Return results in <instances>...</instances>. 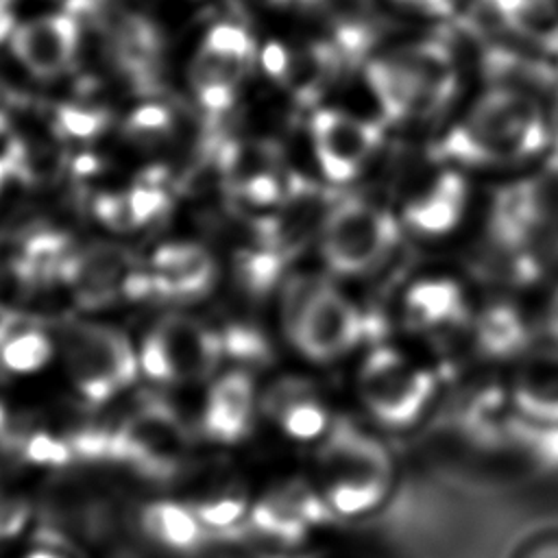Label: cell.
<instances>
[{"instance_id": "8992f818", "label": "cell", "mask_w": 558, "mask_h": 558, "mask_svg": "<svg viewBox=\"0 0 558 558\" xmlns=\"http://www.w3.org/2000/svg\"><path fill=\"white\" fill-rule=\"evenodd\" d=\"M286 327L310 360L344 355L364 336V316L338 290L323 283H296L286 299Z\"/></svg>"}, {"instance_id": "9a60e30c", "label": "cell", "mask_w": 558, "mask_h": 558, "mask_svg": "<svg viewBox=\"0 0 558 558\" xmlns=\"http://www.w3.org/2000/svg\"><path fill=\"white\" fill-rule=\"evenodd\" d=\"M140 538L159 556L194 558L201 554L207 530L190 501L155 497L137 512Z\"/></svg>"}, {"instance_id": "d4e9b609", "label": "cell", "mask_w": 558, "mask_h": 558, "mask_svg": "<svg viewBox=\"0 0 558 558\" xmlns=\"http://www.w3.org/2000/svg\"><path fill=\"white\" fill-rule=\"evenodd\" d=\"M279 272V253H248L240 262V275L251 290H266Z\"/></svg>"}, {"instance_id": "83f0119b", "label": "cell", "mask_w": 558, "mask_h": 558, "mask_svg": "<svg viewBox=\"0 0 558 558\" xmlns=\"http://www.w3.org/2000/svg\"><path fill=\"white\" fill-rule=\"evenodd\" d=\"M166 120H168L166 111H161L157 107H150V109L137 111L135 118H133V124H135L137 131H161Z\"/></svg>"}, {"instance_id": "2e32d148", "label": "cell", "mask_w": 558, "mask_h": 558, "mask_svg": "<svg viewBox=\"0 0 558 558\" xmlns=\"http://www.w3.org/2000/svg\"><path fill=\"white\" fill-rule=\"evenodd\" d=\"M510 405L532 425L558 427V347L534 349L519 362Z\"/></svg>"}, {"instance_id": "484cf974", "label": "cell", "mask_w": 558, "mask_h": 558, "mask_svg": "<svg viewBox=\"0 0 558 558\" xmlns=\"http://www.w3.org/2000/svg\"><path fill=\"white\" fill-rule=\"evenodd\" d=\"M512 558H558V532H541L519 545Z\"/></svg>"}, {"instance_id": "30bf717a", "label": "cell", "mask_w": 558, "mask_h": 558, "mask_svg": "<svg viewBox=\"0 0 558 558\" xmlns=\"http://www.w3.org/2000/svg\"><path fill=\"white\" fill-rule=\"evenodd\" d=\"M253 54V41L242 26L216 24L209 28L194 63L192 87L209 111H225Z\"/></svg>"}, {"instance_id": "ac0fdd59", "label": "cell", "mask_w": 558, "mask_h": 558, "mask_svg": "<svg viewBox=\"0 0 558 558\" xmlns=\"http://www.w3.org/2000/svg\"><path fill=\"white\" fill-rule=\"evenodd\" d=\"M403 323L418 333H434L466 320L464 290L449 277H425L412 283L403 296Z\"/></svg>"}, {"instance_id": "ba28073f", "label": "cell", "mask_w": 558, "mask_h": 558, "mask_svg": "<svg viewBox=\"0 0 558 558\" xmlns=\"http://www.w3.org/2000/svg\"><path fill=\"white\" fill-rule=\"evenodd\" d=\"M74 384L94 403H102L133 381L137 360L122 333L100 325H74L63 338Z\"/></svg>"}, {"instance_id": "7a4b0ae2", "label": "cell", "mask_w": 558, "mask_h": 558, "mask_svg": "<svg viewBox=\"0 0 558 558\" xmlns=\"http://www.w3.org/2000/svg\"><path fill=\"white\" fill-rule=\"evenodd\" d=\"M488 235L519 279H532L558 259V155L495 194Z\"/></svg>"}, {"instance_id": "4dcf8cb0", "label": "cell", "mask_w": 558, "mask_h": 558, "mask_svg": "<svg viewBox=\"0 0 558 558\" xmlns=\"http://www.w3.org/2000/svg\"><path fill=\"white\" fill-rule=\"evenodd\" d=\"M20 558H74V556L68 554V551L52 549V547H37V549H28Z\"/></svg>"}, {"instance_id": "4316f807", "label": "cell", "mask_w": 558, "mask_h": 558, "mask_svg": "<svg viewBox=\"0 0 558 558\" xmlns=\"http://www.w3.org/2000/svg\"><path fill=\"white\" fill-rule=\"evenodd\" d=\"M102 118L98 113L78 111V109H65L61 113V126L72 135H92L100 129Z\"/></svg>"}, {"instance_id": "f1b7e54d", "label": "cell", "mask_w": 558, "mask_h": 558, "mask_svg": "<svg viewBox=\"0 0 558 558\" xmlns=\"http://www.w3.org/2000/svg\"><path fill=\"white\" fill-rule=\"evenodd\" d=\"M395 2L405 4V7H412V9H416V11L434 13V15L449 13V11H451V4H453V0H395Z\"/></svg>"}, {"instance_id": "7c38bea8", "label": "cell", "mask_w": 558, "mask_h": 558, "mask_svg": "<svg viewBox=\"0 0 558 558\" xmlns=\"http://www.w3.org/2000/svg\"><path fill=\"white\" fill-rule=\"evenodd\" d=\"M325 517H331V512L314 482H299L257 497L253 501L251 527L279 545H294L314 534Z\"/></svg>"}, {"instance_id": "6da1fadb", "label": "cell", "mask_w": 558, "mask_h": 558, "mask_svg": "<svg viewBox=\"0 0 558 558\" xmlns=\"http://www.w3.org/2000/svg\"><path fill=\"white\" fill-rule=\"evenodd\" d=\"M549 137L538 100L525 89L495 83L442 135L436 153L460 166H506L538 155Z\"/></svg>"}, {"instance_id": "cb8c5ba5", "label": "cell", "mask_w": 558, "mask_h": 558, "mask_svg": "<svg viewBox=\"0 0 558 558\" xmlns=\"http://www.w3.org/2000/svg\"><path fill=\"white\" fill-rule=\"evenodd\" d=\"M50 357L46 333L31 320L7 318L0 323V362L13 373H31Z\"/></svg>"}, {"instance_id": "52a82bcc", "label": "cell", "mask_w": 558, "mask_h": 558, "mask_svg": "<svg viewBox=\"0 0 558 558\" xmlns=\"http://www.w3.org/2000/svg\"><path fill=\"white\" fill-rule=\"evenodd\" d=\"M399 238V225L384 207L344 198L323 222V257L340 275H360L379 266Z\"/></svg>"}, {"instance_id": "8fae6325", "label": "cell", "mask_w": 558, "mask_h": 558, "mask_svg": "<svg viewBox=\"0 0 558 558\" xmlns=\"http://www.w3.org/2000/svg\"><path fill=\"white\" fill-rule=\"evenodd\" d=\"M316 159L329 181H351L373 157L381 129L340 109H320L312 118Z\"/></svg>"}, {"instance_id": "4fadbf2b", "label": "cell", "mask_w": 558, "mask_h": 558, "mask_svg": "<svg viewBox=\"0 0 558 558\" xmlns=\"http://www.w3.org/2000/svg\"><path fill=\"white\" fill-rule=\"evenodd\" d=\"M185 434L166 408H144L113 434V456L144 471H170L181 451Z\"/></svg>"}, {"instance_id": "d6a6232c", "label": "cell", "mask_w": 558, "mask_h": 558, "mask_svg": "<svg viewBox=\"0 0 558 558\" xmlns=\"http://www.w3.org/2000/svg\"><path fill=\"white\" fill-rule=\"evenodd\" d=\"M549 329H551V333L556 336V340H558V294H556V299H554V303H551V312H549Z\"/></svg>"}, {"instance_id": "836d02e7", "label": "cell", "mask_w": 558, "mask_h": 558, "mask_svg": "<svg viewBox=\"0 0 558 558\" xmlns=\"http://www.w3.org/2000/svg\"><path fill=\"white\" fill-rule=\"evenodd\" d=\"M549 131H551V137H556V142H558V98H556L554 116H551V120H549Z\"/></svg>"}, {"instance_id": "f546056e", "label": "cell", "mask_w": 558, "mask_h": 558, "mask_svg": "<svg viewBox=\"0 0 558 558\" xmlns=\"http://www.w3.org/2000/svg\"><path fill=\"white\" fill-rule=\"evenodd\" d=\"M15 28H17V24H15V15H13V9H11V2L9 0H0V41H4L7 37L11 39Z\"/></svg>"}, {"instance_id": "e0dca14e", "label": "cell", "mask_w": 558, "mask_h": 558, "mask_svg": "<svg viewBox=\"0 0 558 558\" xmlns=\"http://www.w3.org/2000/svg\"><path fill=\"white\" fill-rule=\"evenodd\" d=\"M466 207V183L453 168H442L410 194L405 225L418 235H445L458 227Z\"/></svg>"}, {"instance_id": "1f68e13d", "label": "cell", "mask_w": 558, "mask_h": 558, "mask_svg": "<svg viewBox=\"0 0 558 558\" xmlns=\"http://www.w3.org/2000/svg\"><path fill=\"white\" fill-rule=\"evenodd\" d=\"M270 2L277 7H314L323 0H270Z\"/></svg>"}, {"instance_id": "44dd1931", "label": "cell", "mask_w": 558, "mask_h": 558, "mask_svg": "<svg viewBox=\"0 0 558 558\" xmlns=\"http://www.w3.org/2000/svg\"><path fill=\"white\" fill-rule=\"evenodd\" d=\"M268 416L292 438L312 440L329 432V418L314 390L299 379L277 381L264 399Z\"/></svg>"}, {"instance_id": "ffe728a7", "label": "cell", "mask_w": 558, "mask_h": 558, "mask_svg": "<svg viewBox=\"0 0 558 558\" xmlns=\"http://www.w3.org/2000/svg\"><path fill=\"white\" fill-rule=\"evenodd\" d=\"M153 290L166 296H198L214 281L211 257L194 244H166L155 251Z\"/></svg>"}, {"instance_id": "3957f363", "label": "cell", "mask_w": 558, "mask_h": 558, "mask_svg": "<svg viewBox=\"0 0 558 558\" xmlns=\"http://www.w3.org/2000/svg\"><path fill=\"white\" fill-rule=\"evenodd\" d=\"M395 462L371 434L336 423L316 456L314 486L333 517L362 519L377 512L392 495Z\"/></svg>"}, {"instance_id": "9c48e42d", "label": "cell", "mask_w": 558, "mask_h": 558, "mask_svg": "<svg viewBox=\"0 0 558 558\" xmlns=\"http://www.w3.org/2000/svg\"><path fill=\"white\" fill-rule=\"evenodd\" d=\"M222 351V342L198 320L163 318L142 347V368L155 379L183 381L207 375Z\"/></svg>"}, {"instance_id": "e575fe53", "label": "cell", "mask_w": 558, "mask_h": 558, "mask_svg": "<svg viewBox=\"0 0 558 558\" xmlns=\"http://www.w3.org/2000/svg\"><path fill=\"white\" fill-rule=\"evenodd\" d=\"M7 172H9V163L0 159V190H2V183H4V179H7Z\"/></svg>"}, {"instance_id": "277c9868", "label": "cell", "mask_w": 558, "mask_h": 558, "mask_svg": "<svg viewBox=\"0 0 558 558\" xmlns=\"http://www.w3.org/2000/svg\"><path fill=\"white\" fill-rule=\"evenodd\" d=\"M458 65L442 41H416L373 59L366 83L392 120L425 118L440 111L458 89Z\"/></svg>"}, {"instance_id": "603a6c76", "label": "cell", "mask_w": 558, "mask_h": 558, "mask_svg": "<svg viewBox=\"0 0 558 558\" xmlns=\"http://www.w3.org/2000/svg\"><path fill=\"white\" fill-rule=\"evenodd\" d=\"M475 342L490 357L514 355L527 342L525 320L508 303L488 305L475 318Z\"/></svg>"}, {"instance_id": "d6986e66", "label": "cell", "mask_w": 558, "mask_h": 558, "mask_svg": "<svg viewBox=\"0 0 558 558\" xmlns=\"http://www.w3.org/2000/svg\"><path fill=\"white\" fill-rule=\"evenodd\" d=\"M253 418V384L244 373L220 377L205 405L203 427L216 442L233 445L242 440Z\"/></svg>"}, {"instance_id": "5b68a950", "label": "cell", "mask_w": 558, "mask_h": 558, "mask_svg": "<svg viewBox=\"0 0 558 558\" xmlns=\"http://www.w3.org/2000/svg\"><path fill=\"white\" fill-rule=\"evenodd\" d=\"M357 390L368 414L388 429L412 427L436 395V377L392 347L373 349L360 366Z\"/></svg>"}, {"instance_id": "7402d4cb", "label": "cell", "mask_w": 558, "mask_h": 558, "mask_svg": "<svg viewBox=\"0 0 558 558\" xmlns=\"http://www.w3.org/2000/svg\"><path fill=\"white\" fill-rule=\"evenodd\" d=\"M486 7L521 39L545 50H558L556 0H484Z\"/></svg>"}, {"instance_id": "5bb4252c", "label": "cell", "mask_w": 558, "mask_h": 558, "mask_svg": "<svg viewBox=\"0 0 558 558\" xmlns=\"http://www.w3.org/2000/svg\"><path fill=\"white\" fill-rule=\"evenodd\" d=\"M17 61L39 78L63 74L78 50V24L70 13H46L17 24L11 35Z\"/></svg>"}]
</instances>
